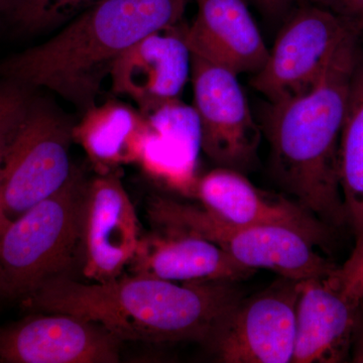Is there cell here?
Returning <instances> with one entry per match:
<instances>
[{"label": "cell", "mask_w": 363, "mask_h": 363, "mask_svg": "<svg viewBox=\"0 0 363 363\" xmlns=\"http://www.w3.org/2000/svg\"><path fill=\"white\" fill-rule=\"evenodd\" d=\"M362 33L333 13L308 1L294 9L252 85L269 104L311 90L341 45Z\"/></svg>", "instance_id": "obj_7"}, {"label": "cell", "mask_w": 363, "mask_h": 363, "mask_svg": "<svg viewBox=\"0 0 363 363\" xmlns=\"http://www.w3.org/2000/svg\"><path fill=\"white\" fill-rule=\"evenodd\" d=\"M74 125L56 109L30 102L0 164V192L9 220L58 192L73 172Z\"/></svg>", "instance_id": "obj_6"}, {"label": "cell", "mask_w": 363, "mask_h": 363, "mask_svg": "<svg viewBox=\"0 0 363 363\" xmlns=\"http://www.w3.org/2000/svg\"><path fill=\"white\" fill-rule=\"evenodd\" d=\"M88 185L74 167L58 192L9 221L0 233V297L21 302L47 281L71 276L82 255Z\"/></svg>", "instance_id": "obj_4"}, {"label": "cell", "mask_w": 363, "mask_h": 363, "mask_svg": "<svg viewBox=\"0 0 363 363\" xmlns=\"http://www.w3.org/2000/svg\"><path fill=\"white\" fill-rule=\"evenodd\" d=\"M192 0H96L58 35L0 62V79L57 93L86 112L124 52L180 25Z\"/></svg>", "instance_id": "obj_3"}, {"label": "cell", "mask_w": 363, "mask_h": 363, "mask_svg": "<svg viewBox=\"0 0 363 363\" xmlns=\"http://www.w3.org/2000/svg\"><path fill=\"white\" fill-rule=\"evenodd\" d=\"M269 18H281L289 16L296 7L307 0H247Z\"/></svg>", "instance_id": "obj_24"}, {"label": "cell", "mask_w": 363, "mask_h": 363, "mask_svg": "<svg viewBox=\"0 0 363 363\" xmlns=\"http://www.w3.org/2000/svg\"><path fill=\"white\" fill-rule=\"evenodd\" d=\"M121 341L101 325L66 313L0 327L2 363H116Z\"/></svg>", "instance_id": "obj_10"}, {"label": "cell", "mask_w": 363, "mask_h": 363, "mask_svg": "<svg viewBox=\"0 0 363 363\" xmlns=\"http://www.w3.org/2000/svg\"><path fill=\"white\" fill-rule=\"evenodd\" d=\"M180 25L147 35L112 66L109 76L114 94L130 97L143 116L179 99L187 83L191 52L182 38Z\"/></svg>", "instance_id": "obj_13"}, {"label": "cell", "mask_w": 363, "mask_h": 363, "mask_svg": "<svg viewBox=\"0 0 363 363\" xmlns=\"http://www.w3.org/2000/svg\"><path fill=\"white\" fill-rule=\"evenodd\" d=\"M159 230L195 234L218 245L250 269H266L284 278L304 281L330 276L337 269L315 252V245L288 228L230 223L202 207L154 197L147 206Z\"/></svg>", "instance_id": "obj_5"}, {"label": "cell", "mask_w": 363, "mask_h": 363, "mask_svg": "<svg viewBox=\"0 0 363 363\" xmlns=\"http://www.w3.org/2000/svg\"><path fill=\"white\" fill-rule=\"evenodd\" d=\"M95 0H0L6 14L20 30L40 33L58 26L87 9Z\"/></svg>", "instance_id": "obj_20"}, {"label": "cell", "mask_w": 363, "mask_h": 363, "mask_svg": "<svg viewBox=\"0 0 363 363\" xmlns=\"http://www.w3.org/2000/svg\"><path fill=\"white\" fill-rule=\"evenodd\" d=\"M155 133L197 161L201 150V128L194 107L175 99L145 114Z\"/></svg>", "instance_id": "obj_19"}, {"label": "cell", "mask_w": 363, "mask_h": 363, "mask_svg": "<svg viewBox=\"0 0 363 363\" xmlns=\"http://www.w3.org/2000/svg\"><path fill=\"white\" fill-rule=\"evenodd\" d=\"M192 196L203 209L222 220L250 226L288 228L315 247L330 240V228L302 204L253 185L241 172L218 168L196 181Z\"/></svg>", "instance_id": "obj_11"}, {"label": "cell", "mask_w": 363, "mask_h": 363, "mask_svg": "<svg viewBox=\"0 0 363 363\" xmlns=\"http://www.w3.org/2000/svg\"><path fill=\"white\" fill-rule=\"evenodd\" d=\"M1 161H0V164H1ZM9 221V219L6 213V210H4V202H2L1 192H0V233L4 230Z\"/></svg>", "instance_id": "obj_26"}, {"label": "cell", "mask_w": 363, "mask_h": 363, "mask_svg": "<svg viewBox=\"0 0 363 363\" xmlns=\"http://www.w3.org/2000/svg\"><path fill=\"white\" fill-rule=\"evenodd\" d=\"M362 35L346 40L311 90L269 104L264 117L277 183L329 226L347 222L339 145Z\"/></svg>", "instance_id": "obj_2"}, {"label": "cell", "mask_w": 363, "mask_h": 363, "mask_svg": "<svg viewBox=\"0 0 363 363\" xmlns=\"http://www.w3.org/2000/svg\"><path fill=\"white\" fill-rule=\"evenodd\" d=\"M333 13L363 35V0H307Z\"/></svg>", "instance_id": "obj_22"}, {"label": "cell", "mask_w": 363, "mask_h": 363, "mask_svg": "<svg viewBox=\"0 0 363 363\" xmlns=\"http://www.w3.org/2000/svg\"><path fill=\"white\" fill-rule=\"evenodd\" d=\"M359 327L360 331L353 330V333L357 334V338L355 339V348H354V360L358 362H363V325L357 323Z\"/></svg>", "instance_id": "obj_25"}, {"label": "cell", "mask_w": 363, "mask_h": 363, "mask_svg": "<svg viewBox=\"0 0 363 363\" xmlns=\"http://www.w3.org/2000/svg\"><path fill=\"white\" fill-rule=\"evenodd\" d=\"M0 14H1V6H0Z\"/></svg>", "instance_id": "obj_27"}, {"label": "cell", "mask_w": 363, "mask_h": 363, "mask_svg": "<svg viewBox=\"0 0 363 363\" xmlns=\"http://www.w3.org/2000/svg\"><path fill=\"white\" fill-rule=\"evenodd\" d=\"M197 14L191 26H179L191 55L225 67L235 74L257 73L267 49L247 0H192Z\"/></svg>", "instance_id": "obj_14"}, {"label": "cell", "mask_w": 363, "mask_h": 363, "mask_svg": "<svg viewBox=\"0 0 363 363\" xmlns=\"http://www.w3.org/2000/svg\"><path fill=\"white\" fill-rule=\"evenodd\" d=\"M30 102L32 98L28 86L0 79V161L21 125Z\"/></svg>", "instance_id": "obj_21"}, {"label": "cell", "mask_w": 363, "mask_h": 363, "mask_svg": "<svg viewBox=\"0 0 363 363\" xmlns=\"http://www.w3.org/2000/svg\"><path fill=\"white\" fill-rule=\"evenodd\" d=\"M339 184L347 222L354 234V248L343 267L363 255V52H359L351 80L347 108L339 145Z\"/></svg>", "instance_id": "obj_18"}, {"label": "cell", "mask_w": 363, "mask_h": 363, "mask_svg": "<svg viewBox=\"0 0 363 363\" xmlns=\"http://www.w3.org/2000/svg\"><path fill=\"white\" fill-rule=\"evenodd\" d=\"M74 125V142L85 150L96 175L135 164L138 145L149 123L142 112L123 102H105L84 112Z\"/></svg>", "instance_id": "obj_17"}, {"label": "cell", "mask_w": 363, "mask_h": 363, "mask_svg": "<svg viewBox=\"0 0 363 363\" xmlns=\"http://www.w3.org/2000/svg\"><path fill=\"white\" fill-rule=\"evenodd\" d=\"M140 238V221L121 171L89 181L83 218V276L97 283L121 276L135 257Z\"/></svg>", "instance_id": "obj_12"}, {"label": "cell", "mask_w": 363, "mask_h": 363, "mask_svg": "<svg viewBox=\"0 0 363 363\" xmlns=\"http://www.w3.org/2000/svg\"><path fill=\"white\" fill-rule=\"evenodd\" d=\"M128 269L130 274L176 283H238L255 272L211 241L195 234L168 230L142 236Z\"/></svg>", "instance_id": "obj_16"}, {"label": "cell", "mask_w": 363, "mask_h": 363, "mask_svg": "<svg viewBox=\"0 0 363 363\" xmlns=\"http://www.w3.org/2000/svg\"><path fill=\"white\" fill-rule=\"evenodd\" d=\"M335 276L343 293L353 302L360 304L363 300V255L351 266L337 269Z\"/></svg>", "instance_id": "obj_23"}, {"label": "cell", "mask_w": 363, "mask_h": 363, "mask_svg": "<svg viewBox=\"0 0 363 363\" xmlns=\"http://www.w3.org/2000/svg\"><path fill=\"white\" fill-rule=\"evenodd\" d=\"M335 272L300 281L292 363L340 362L350 350L359 304L343 293Z\"/></svg>", "instance_id": "obj_15"}, {"label": "cell", "mask_w": 363, "mask_h": 363, "mask_svg": "<svg viewBox=\"0 0 363 363\" xmlns=\"http://www.w3.org/2000/svg\"><path fill=\"white\" fill-rule=\"evenodd\" d=\"M235 284H178L133 274L85 284L63 276L47 281L21 304L35 311L90 320L121 342L190 341L207 345L227 313L242 298Z\"/></svg>", "instance_id": "obj_1"}, {"label": "cell", "mask_w": 363, "mask_h": 363, "mask_svg": "<svg viewBox=\"0 0 363 363\" xmlns=\"http://www.w3.org/2000/svg\"><path fill=\"white\" fill-rule=\"evenodd\" d=\"M300 281L279 277L266 290L241 298L207 344L224 363L292 362Z\"/></svg>", "instance_id": "obj_8"}, {"label": "cell", "mask_w": 363, "mask_h": 363, "mask_svg": "<svg viewBox=\"0 0 363 363\" xmlns=\"http://www.w3.org/2000/svg\"><path fill=\"white\" fill-rule=\"evenodd\" d=\"M191 73L201 150L218 167L245 173L257 160L260 131L238 74L196 55Z\"/></svg>", "instance_id": "obj_9"}]
</instances>
